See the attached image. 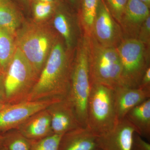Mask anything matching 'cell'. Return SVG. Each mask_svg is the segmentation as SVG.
<instances>
[{
	"mask_svg": "<svg viewBox=\"0 0 150 150\" xmlns=\"http://www.w3.org/2000/svg\"><path fill=\"white\" fill-rule=\"evenodd\" d=\"M117 49L122 68L121 86L139 88L146 70L150 66L149 47L137 38H127Z\"/></svg>",
	"mask_w": 150,
	"mask_h": 150,
	"instance_id": "52a82bcc",
	"label": "cell"
},
{
	"mask_svg": "<svg viewBox=\"0 0 150 150\" xmlns=\"http://www.w3.org/2000/svg\"><path fill=\"white\" fill-rule=\"evenodd\" d=\"M22 1H27V0H22Z\"/></svg>",
	"mask_w": 150,
	"mask_h": 150,
	"instance_id": "e575fe53",
	"label": "cell"
},
{
	"mask_svg": "<svg viewBox=\"0 0 150 150\" xmlns=\"http://www.w3.org/2000/svg\"><path fill=\"white\" fill-rule=\"evenodd\" d=\"M62 100L55 98H47L8 104L0 111V134L17 129L33 115Z\"/></svg>",
	"mask_w": 150,
	"mask_h": 150,
	"instance_id": "ba28073f",
	"label": "cell"
},
{
	"mask_svg": "<svg viewBox=\"0 0 150 150\" xmlns=\"http://www.w3.org/2000/svg\"><path fill=\"white\" fill-rule=\"evenodd\" d=\"M137 39L147 46L150 47V16L148 17L142 24L139 31Z\"/></svg>",
	"mask_w": 150,
	"mask_h": 150,
	"instance_id": "d4e9b609",
	"label": "cell"
},
{
	"mask_svg": "<svg viewBox=\"0 0 150 150\" xmlns=\"http://www.w3.org/2000/svg\"><path fill=\"white\" fill-rule=\"evenodd\" d=\"M38 77L29 62L17 47L13 58L4 74L6 103L15 104L26 100Z\"/></svg>",
	"mask_w": 150,
	"mask_h": 150,
	"instance_id": "8992f818",
	"label": "cell"
},
{
	"mask_svg": "<svg viewBox=\"0 0 150 150\" xmlns=\"http://www.w3.org/2000/svg\"><path fill=\"white\" fill-rule=\"evenodd\" d=\"M3 145L6 150H30L32 141L25 137L18 129L2 134Z\"/></svg>",
	"mask_w": 150,
	"mask_h": 150,
	"instance_id": "ffe728a7",
	"label": "cell"
},
{
	"mask_svg": "<svg viewBox=\"0 0 150 150\" xmlns=\"http://www.w3.org/2000/svg\"><path fill=\"white\" fill-rule=\"evenodd\" d=\"M92 35L102 46L117 48L124 40L120 25L102 0H98Z\"/></svg>",
	"mask_w": 150,
	"mask_h": 150,
	"instance_id": "9c48e42d",
	"label": "cell"
},
{
	"mask_svg": "<svg viewBox=\"0 0 150 150\" xmlns=\"http://www.w3.org/2000/svg\"><path fill=\"white\" fill-rule=\"evenodd\" d=\"M139 87L146 90L150 91V67L149 66L142 78Z\"/></svg>",
	"mask_w": 150,
	"mask_h": 150,
	"instance_id": "4316f807",
	"label": "cell"
},
{
	"mask_svg": "<svg viewBox=\"0 0 150 150\" xmlns=\"http://www.w3.org/2000/svg\"></svg>",
	"mask_w": 150,
	"mask_h": 150,
	"instance_id": "8d00e7d4",
	"label": "cell"
},
{
	"mask_svg": "<svg viewBox=\"0 0 150 150\" xmlns=\"http://www.w3.org/2000/svg\"><path fill=\"white\" fill-rule=\"evenodd\" d=\"M135 133L134 126L124 118L110 131L97 136L98 147L100 150H131Z\"/></svg>",
	"mask_w": 150,
	"mask_h": 150,
	"instance_id": "30bf717a",
	"label": "cell"
},
{
	"mask_svg": "<svg viewBox=\"0 0 150 150\" xmlns=\"http://www.w3.org/2000/svg\"><path fill=\"white\" fill-rule=\"evenodd\" d=\"M73 62L69 100L81 126L87 127V105L91 89L88 37L83 34L78 41Z\"/></svg>",
	"mask_w": 150,
	"mask_h": 150,
	"instance_id": "3957f363",
	"label": "cell"
},
{
	"mask_svg": "<svg viewBox=\"0 0 150 150\" xmlns=\"http://www.w3.org/2000/svg\"><path fill=\"white\" fill-rule=\"evenodd\" d=\"M150 98V91L140 88L120 86L114 90L115 112L118 121L122 120L131 109Z\"/></svg>",
	"mask_w": 150,
	"mask_h": 150,
	"instance_id": "4fadbf2b",
	"label": "cell"
},
{
	"mask_svg": "<svg viewBox=\"0 0 150 150\" xmlns=\"http://www.w3.org/2000/svg\"><path fill=\"white\" fill-rule=\"evenodd\" d=\"M17 129L31 141L41 139L54 134L48 108L33 115Z\"/></svg>",
	"mask_w": 150,
	"mask_h": 150,
	"instance_id": "5bb4252c",
	"label": "cell"
},
{
	"mask_svg": "<svg viewBox=\"0 0 150 150\" xmlns=\"http://www.w3.org/2000/svg\"><path fill=\"white\" fill-rule=\"evenodd\" d=\"M59 36L45 22L23 21L16 33L17 47L39 76Z\"/></svg>",
	"mask_w": 150,
	"mask_h": 150,
	"instance_id": "7a4b0ae2",
	"label": "cell"
},
{
	"mask_svg": "<svg viewBox=\"0 0 150 150\" xmlns=\"http://www.w3.org/2000/svg\"><path fill=\"white\" fill-rule=\"evenodd\" d=\"M56 4L52 3L34 2L33 6V20L37 22H45L54 13Z\"/></svg>",
	"mask_w": 150,
	"mask_h": 150,
	"instance_id": "7402d4cb",
	"label": "cell"
},
{
	"mask_svg": "<svg viewBox=\"0 0 150 150\" xmlns=\"http://www.w3.org/2000/svg\"><path fill=\"white\" fill-rule=\"evenodd\" d=\"M0 150H6L5 148L3 146H2L0 147Z\"/></svg>",
	"mask_w": 150,
	"mask_h": 150,
	"instance_id": "836d02e7",
	"label": "cell"
},
{
	"mask_svg": "<svg viewBox=\"0 0 150 150\" xmlns=\"http://www.w3.org/2000/svg\"><path fill=\"white\" fill-rule=\"evenodd\" d=\"M2 74H1V72H0V75Z\"/></svg>",
	"mask_w": 150,
	"mask_h": 150,
	"instance_id": "d590c367",
	"label": "cell"
},
{
	"mask_svg": "<svg viewBox=\"0 0 150 150\" xmlns=\"http://www.w3.org/2000/svg\"><path fill=\"white\" fill-rule=\"evenodd\" d=\"M72 4H75L77 0H69Z\"/></svg>",
	"mask_w": 150,
	"mask_h": 150,
	"instance_id": "d6a6232c",
	"label": "cell"
},
{
	"mask_svg": "<svg viewBox=\"0 0 150 150\" xmlns=\"http://www.w3.org/2000/svg\"><path fill=\"white\" fill-rule=\"evenodd\" d=\"M0 102L7 103L4 86V74L0 75Z\"/></svg>",
	"mask_w": 150,
	"mask_h": 150,
	"instance_id": "83f0119b",
	"label": "cell"
},
{
	"mask_svg": "<svg viewBox=\"0 0 150 150\" xmlns=\"http://www.w3.org/2000/svg\"><path fill=\"white\" fill-rule=\"evenodd\" d=\"M34 2H48L54 3L57 4L58 2V0H33Z\"/></svg>",
	"mask_w": 150,
	"mask_h": 150,
	"instance_id": "f1b7e54d",
	"label": "cell"
},
{
	"mask_svg": "<svg viewBox=\"0 0 150 150\" xmlns=\"http://www.w3.org/2000/svg\"><path fill=\"white\" fill-rule=\"evenodd\" d=\"M131 150H150V144L135 133L133 137Z\"/></svg>",
	"mask_w": 150,
	"mask_h": 150,
	"instance_id": "484cf974",
	"label": "cell"
},
{
	"mask_svg": "<svg viewBox=\"0 0 150 150\" xmlns=\"http://www.w3.org/2000/svg\"><path fill=\"white\" fill-rule=\"evenodd\" d=\"M118 121L114 90L100 84H91L87 127L98 136L111 130Z\"/></svg>",
	"mask_w": 150,
	"mask_h": 150,
	"instance_id": "5b68a950",
	"label": "cell"
},
{
	"mask_svg": "<svg viewBox=\"0 0 150 150\" xmlns=\"http://www.w3.org/2000/svg\"><path fill=\"white\" fill-rule=\"evenodd\" d=\"M23 17L16 6L11 0H0V28L15 36L23 22Z\"/></svg>",
	"mask_w": 150,
	"mask_h": 150,
	"instance_id": "e0dca14e",
	"label": "cell"
},
{
	"mask_svg": "<svg viewBox=\"0 0 150 150\" xmlns=\"http://www.w3.org/2000/svg\"><path fill=\"white\" fill-rule=\"evenodd\" d=\"M128 0H105V5L112 16L120 24Z\"/></svg>",
	"mask_w": 150,
	"mask_h": 150,
	"instance_id": "cb8c5ba5",
	"label": "cell"
},
{
	"mask_svg": "<svg viewBox=\"0 0 150 150\" xmlns=\"http://www.w3.org/2000/svg\"><path fill=\"white\" fill-rule=\"evenodd\" d=\"M63 135L53 134L41 139L32 141L30 150H59Z\"/></svg>",
	"mask_w": 150,
	"mask_h": 150,
	"instance_id": "603a6c76",
	"label": "cell"
},
{
	"mask_svg": "<svg viewBox=\"0 0 150 150\" xmlns=\"http://www.w3.org/2000/svg\"><path fill=\"white\" fill-rule=\"evenodd\" d=\"M59 35L35 86L26 100L67 98L69 92L74 58Z\"/></svg>",
	"mask_w": 150,
	"mask_h": 150,
	"instance_id": "6da1fadb",
	"label": "cell"
},
{
	"mask_svg": "<svg viewBox=\"0 0 150 150\" xmlns=\"http://www.w3.org/2000/svg\"><path fill=\"white\" fill-rule=\"evenodd\" d=\"M98 1V0L83 1L80 23L84 34L88 36H90L92 34Z\"/></svg>",
	"mask_w": 150,
	"mask_h": 150,
	"instance_id": "44dd1931",
	"label": "cell"
},
{
	"mask_svg": "<svg viewBox=\"0 0 150 150\" xmlns=\"http://www.w3.org/2000/svg\"><path fill=\"white\" fill-rule=\"evenodd\" d=\"M53 25L58 34L64 40L67 48L73 50L74 44V33L69 18L63 12L57 11L54 16Z\"/></svg>",
	"mask_w": 150,
	"mask_h": 150,
	"instance_id": "d6986e66",
	"label": "cell"
},
{
	"mask_svg": "<svg viewBox=\"0 0 150 150\" xmlns=\"http://www.w3.org/2000/svg\"><path fill=\"white\" fill-rule=\"evenodd\" d=\"M3 135L2 134H0V147L2 146L3 145Z\"/></svg>",
	"mask_w": 150,
	"mask_h": 150,
	"instance_id": "1f68e13d",
	"label": "cell"
},
{
	"mask_svg": "<svg viewBox=\"0 0 150 150\" xmlns=\"http://www.w3.org/2000/svg\"><path fill=\"white\" fill-rule=\"evenodd\" d=\"M149 8L140 0H128L119 24L124 39H137L141 26L150 16Z\"/></svg>",
	"mask_w": 150,
	"mask_h": 150,
	"instance_id": "8fae6325",
	"label": "cell"
},
{
	"mask_svg": "<svg viewBox=\"0 0 150 150\" xmlns=\"http://www.w3.org/2000/svg\"><path fill=\"white\" fill-rule=\"evenodd\" d=\"M8 104L0 102V111L4 109Z\"/></svg>",
	"mask_w": 150,
	"mask_h": 150,
	"instance_id": "4dcf8cb0",
	"label": "cell"
},
{
	"mask_svg": "<svg viewBox=\"0 0 150 150\" xmlns=\"http://www.w3.org/2000/svg\"><path fill=\"white\" fill-rule=\"evenodd\" d=\"M87 37L91 84H100L113 90L122 86V68L117 48L102 46L92 35Z\"/></svg>",
	"mask_w": 150,
	"mask_h": 150,
	"instance_id": "277c9868",
	"label": "cell"
},
{
	"mask_svg": "<svg viewBox=\"0 0 150 150\" xmlns=\"http://www.w3.org/2000/svg\"><path fill=\"white\" fill-rule=\"evenodd\" d=\"M125 118L133 125L136 133L150 139V98L131 109Z\"/></svg>",
	"mask_w": 150,
	"mask_h": 150,
	"instance_id": "2e32d148",
	"label": "cell"
},
{
	"mask_svg": "<svg viewBox=\"0 0 150 150\" xmlns=\"http://www.w3.org/2000/svg\"><path fill=\"white\" fill-rule=\"evenodd\" d=\"M48 109L51 116V129L54 134L64 135L81 127L67 98L50 105Z\"/></svg>",
	"mask_w": 150,
	"mask_h": 150,
	"instance_id": "7c38bea8",
	"label": "cell"
},
{
	"mask_svg": "<svg viewBox=\"0 0 150 150\" xmlns=\"http://www.w3.org/2000/svg\"><path fill=\"white\" fill-rule=\"evenodd\" d=\"M142 1V2L145 4L148 7L150 8V0H140Z\"/></svg>",
	"mask_w": 150,
	"mask_h": 150,
	"instance_id": "f546056e",
	"label": "cell"
},
{
	"mask_svg": "<svg viewBox=\"0 0 150 150\" xmlns=\"http://www.w3.org/2000/svg\"><path fill=\"white\" fill-rule=\"evenodd\" d=\"M17 48L15 36L0 28V72L5 73Z\"/></svg>",
	"mask_w": 150,
	"mask_h": 150,
	"instance_id": "ac0fdd59",
	"label": "cell"
},
{
	"mask_svg": "<svg viewBox=\"0 0 150 150\" xmlns=\"http://www.w3.org/2000/svg\"><path fill=\"white\" fill-rule=\"evenodd\" d=\"M59 150H100L97 136L87 127H80L62 136Z\"/></svg>",
	"mask_w": 150,
	"mask_h": 150,
	"instance_id": "9a60e30c",
	"label": "cell"
}]
</instances>
